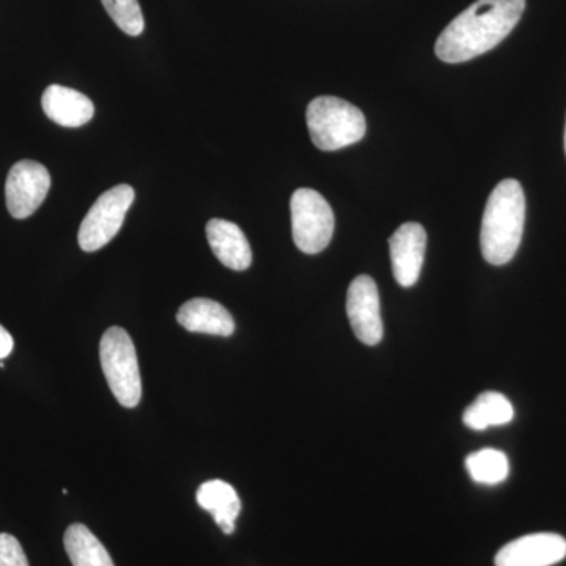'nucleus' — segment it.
I'll use <instances>...</instances> for the list:
<instances>
[{"label":"nucleus","instance_id":"nucleus-1","mask_svg":"<svg viewBox=\"0 0 566 566\" xmlns=\"http://www.w3.org/2000/svg\"><path fill=\"white\" fill-rule=\"evenodd\" d=\"M526 0H476L439 35L436 55L446 63H463L494 50L516 28Z\"/></svg>","mask_w":566,"mask_h":566},{"label":"nucleus","instance_id":"nucleus-2","mask_svg":"<svg viewBox=\"0 0 566 566\" xmlns=\"http://www.w3.org/2000/svg\"><path fill=\"white\" fill-rule=\"evenodd\" d=\"M526 223V196L517 180L499 182L483 212L480 248L483 259L494 266L512 262L523 240Z\"/></svg>","mask_w":566,"mask_h":566},{"label":"nucleus","instance_id":"nucleus-3","mask_svg":"<svg viewBox=\"0 0 566 566\" xmlns=\"http://www.w3.org/2000/svg\"><path fill=\"white\" fill-rule=\"evenodd\" d=\"M307 128L316 148L323 151L342 150L363 140L367 122L359 107L335 96H318L308 104Z\"/></svg>","mask_w":566,"mask_h":566},{"label":"nucleus","instance_id":"nucleus-4","mask_svg":"<svg viewBox=\"0 0 566 566\" xmlns=\"http://www.w3.org/2000/svg\"><path fill=\"white\" fill-rule=\"evenodd\" d=\"M99 357L107 385L118 403L136 408L140 403L142 381L137 353L129 334L112 326L104 333Z\"/></svg>","mask_w":566,"mask_h":566},{"label":"nucleus","instance_id":"nucleus-5","mask_svg":"<svg viewBox=\"0 0 566 566\" xmlns=\"http://www.w3.org/2000/svg\"><path fill=\"white\" fill-rule=\"evenodd\" d=\"M293 240L301 252L315 255L333 240L335 218L333 208L322 193L301 188L292 196Z\"/></svg>","mask_w":566,"mask_h":566},{"label":"nucleus","instance_id":"nucleus-6","mask_svg":"<svg viewBox=\"0 0 566 566\" xmlns=\"http://www.w3.org/2000/svg\"><path fill=\"white\" fill-rule=\"evenodd\" d=\"M134 197L136 192L129 185L115 186L98 197L82 221L77 233L82 251H99L117 237Z\"/></svg>","mask_w":566,"mask_h":566},{"label":"nucleus","instance_id":"nucleus-7","mask_svg":"<svg viewBox=\"0 0 566 566\" xmlns=\"http://www.w3.org/2000/svg\"><path fill=\"white\" fill-rule=\"evenodd\" d=\"M51 189V175L43 164L24 159L11 167L6 182L7 208L14 219H28L39 210Z\"/></svg>","mask_w":566,"mask_h":566},{"label":"nucleus","instance_id":"nucleus-8","mask_svg":"<svg viewBox=\"0 0 566 566\" xmlns=\"http://www.w3.org/2000/svg\"><path fill=\"white\" fill-rule=\"evenodd\" d=\"M346 314L354 334L363 344L378 345L385 335L378 286L370 275H357L346 296Z\"/></svg>","mask_w":566,"mask_h":566},{"label":"nucleus","instance_id":"nucleus-9","mask_svg":"<svg viewBox=\"0 0 566 566\" xmlns=\"http://www.w3.org/2000/svg\"><path fill=\"white\" fill-rule=\"evenodd\" d=\"M389 248L395 281L403 289H411L422 271L427 232L420 223L406 222L389 238Z\"/></svg>","mask_w":566,"mask_h":566},{"label":"nucleus","instance_id":"nucleus-10","mask_svg":"<svg viewBox=\"0 0 566 566\" xmlns=\"http://www.w3.org/2000/svg\"><path fill=\"white\" fill-rule=\"evenodd\" d=\"M566 557V539L557 534H532L513 539L495 556V566H553Z\"/></svg>","mask_w":566,"mask_h":566},{"label":"nucleus","instance_id":"nucleus-11","mask_svg":"<svg viewBox=\"0 0 566 566\" xmlns=\"http://www.w3.org/2000/svg\"><path fill=\"white\" fill-rule=\"evenodd\" d=\"M41 107L50 120L65 128H80L87 125L95 115V106L88 96L57 84L50 85L44 91L41 96Z\"/></svg>","mask_w":566,"mask_h":566},{"label":"nucleus","instance_id":"nucleus-12","mask_svg":"<svg viewBox=\"0 0 566 566\" xmlns=\"http://www.w3.org/2000/svg\"><path fill=\"white\" fill-rule=\"evenodd\" d=\"M208 243L219 262L233 271H245L252 264V249L237 223L211 219L207 223Z\"/></svg>","mask_w":566,"mask_h":566},{"label":"nucleus","instance_id":"nucleus-13","mask_svg":"<svg viewBox=\"0 0 566 566\" xmlns=\"http://www.w3.org/2000/svg\"><path fill=\"white\" fill-rule=\"evenodd\" d=\"M177 322L189 333L230 337L234 333V319L223 305L207 297H196L181 305Z\"/></svg>","mask_w":566,"mask_h":566},{"label":"nucleus","instance_id":"nucleus-14","mask_svg":"<svg viewBox=\"0 0 566 566\" xmlns=\"http://www.w3.org/2000/svg\"><path fill=\"white\" fill-rule=\"evenodd\" d=\"M197 504L211 513L223 534L232 535L241 513V501L230 483L222 480L205 482L197 491Z\"/></svg>","mask_w":566,"mask_h":566},{"label":"nucleus","instance_id":"nucleus-15","mask_svg":"<svg viewBox=\"0 0 566 566\" xmlns=\"http://www.w3.org/2000/svg\"><path fill=\"white\" fill-rule=\"evenodd\" d=\"M63 543L73 566H115L106 547L84 524L66 528Z\"/></svg>","mask_w":566,"mask_h":566},{"label":"nucleus","instance_id":"nucleus-16","mask_svg":"<svg viewBox=\"0 0 566 566\" xmlns=\"http://www.w3.org/2000/svg\"><path fill=\"white\" fill-rule=\"evenodd\" d=\"M515 409L505 395L485 392L464 411L463 422L476 431L486 430L490 427H501L512 422Z\"/></svg>","mask_w":566,"mask_h":566},{"label":"nucleus","instance_id":"nucleus-17","mask_svg":"<svg viewBox=\"0 0 566 566\" xmlns=\"http://www.w3.org/2000/svg\"><path fill=\"white\" fill-rule=\"evenodd\" d=\"M465 469L480 485H499L509 476V458L504 452L483 449L465 458Z\"/></svg>","mask_w":566,"mask_h":566},{"label":"nucleus","instance_id":"nucleus-18","mask_svg":"<svg viewBox=\"0 0 566 566\" xmlns=\"http://www.w3.org/2000/svg\"><path fill=\"white\" fill-rule=\"evenodd\" d=\"M111 20L129 36H139L145 29L144 14L137 0H102Z\"/></svg>","mask_w":566,"mask_h":566},{"label":"nucleus","instance_id":"nucleus-19","mask_svg":"<svg viewBox=\"0 0 566 566\" xmlns=\"http://www.w3.org/2000/svg\"><path fill=\"white\" fill-rule=\"evenodd\" d=\"M0 566H29L21 543L10 534H0Z\"/></svg>","mask_w":566,"mask_h":566},{"label":"nucleus","instance_id":"nucleus-20","mask_svg":"<svg viewBox=\"0 0 566 566\" xmlns=\"http://www.w3.org/2000/svg\"><path fill=\"white\" fill-rule=\"evenodd\" d=\"M13 337H11L9 331L0 324V360L10 356L11 352H13Z\"/></svg>","mask_w":566,"mask_h":566},{"label":"nucleus","instance_id":"nucleus-21","mask_svg":"<svg viewBox=\"0 0 566 566\" xmlns=\"http://www.w3.org/2000/svg\"><path fill=\"white\" fill-rule=\"evenodd\" d=\"M565 153H566V126H565Z\"/></svg>","mask_w":566,"mask_h":566}]
</instances>
